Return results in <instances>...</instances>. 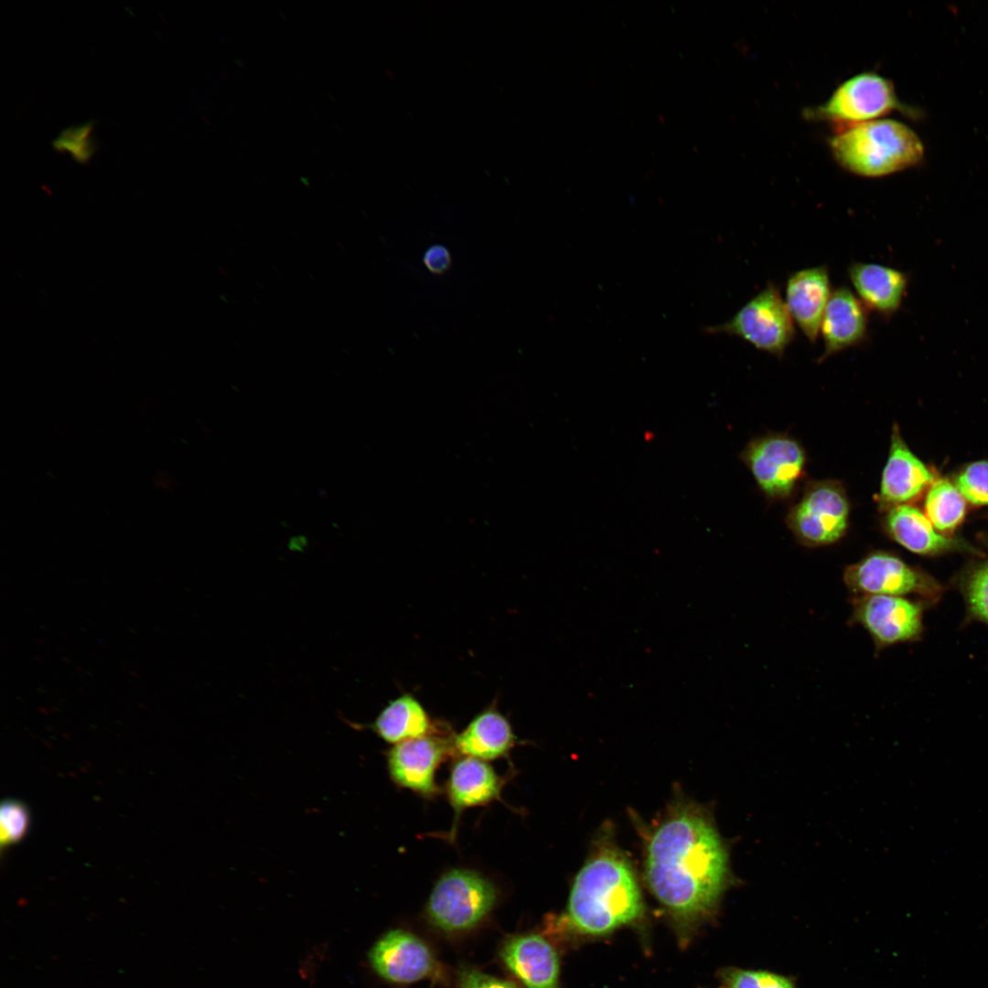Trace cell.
<instances>
[{
    "label": "cell",
    "instance_id": "cell-8",
    "mask_svg": "<svg viewBox=\"0 0 988 988\" xmlns=\"http://www.w3.org/2000/svg\"><path fill=\"white\" fill-rule=\"evenodd\" d=\"M901 109L892 82L875 72H862L843 81L816 115L840 128L866 123Z\"/></svg>",
    "mask_w": 988,
    "mask_h": 988
},
{
    "label": "cell",
    "instance_id": "cell-2",
    "mask_svg": "<svg viewBox=\"0 0 988 988\" xmlns=\"http://www.w3.org/2000/svg\"><path fill=\"white\" fill-rule=\"evenodd\" d=\"M643 903L627 859L612 847L598 849L576 875L567 918L580 932L602 935L638 918Z\"/></svg>",
    "mask_w": 988,
    "mask_h": 988
},
{
    "label": "cell",
    "instance_id": "cell-14",
    "mask_svg": "<svg viewBox=\"0 0 988 988\" xmlns=\"http://www.w3.org/2000/svg\"><path fill=\"white\" fill-rule=\"evenodd\" d=\"M867 327L866 306L849 288H835L832 291L821 323L824 349L819 362L864 342L867 337Z\"/></svg>",
    "mask_w": 988,
    "mask_h": 988
},
{
    "label": "cell",
    "instance_id": "cell-13",
    "mask_svg": "<svg viewBox=\"0 0 988 988\" xmlns=\"http://www.w3.org/2000/svg\"><path fill=\"white\" fill-rule=\"evenodd\" d=\"M932 480L931 472L910 451L895 426L881 478L879 508L889 510L914 500Z\"/></svg>",
    "mask_w": 988,
    "mask_h": 988
},
{
    "label": "cell",
    "instance_id": "cell-6",
    "mask_svg": "<svg viewBox=\"0 0 988 988\" xmlns=\"http://www.w3.org/2000/svg\"><path fill=\"white\" fill-rule=\"evenodd\" d=\"M707 335L739 338L781 358L795 338L794 321L778 287L768 283L725 323L703 328Z\"/></svg>",
    "mask_w": 988,
    "mask_h": 988
},
{
    "label": "cell",
    "instance_id": "cell-21",
    "mask_svg": "<svg viewBox=\"0 0 988 988\" xmlns=\"http://www.w3.org/2000/svg\"><path fill=\"white\" fill-rule=\"evenodd\" d=\"M370 726L381 739L394 745L425 736L434 729L424 706L409 693L391 701Z\"/></svg>",
    "mask_w": 988,
    "mask_h": 988
},
{
    "label": "cell",
    "instance_id": "cell-16",
    "mask_svg": "<svg viewBox=\"0 0 988 988\" xmlns=\"http://www.w3.org/2000/svg\"><path fill=\"white\" fill-rule=\"evenodd\" d=\"M831 291L826 265L805 268L791 274L786 283V306L804 336L814 343Z\"/></svg>",
    "mask_w": 988,
    "mask_h": 988
},
{
    "label": "cell",
    "instance_id": "cell-26",
    "mask_svg": "<svg viewBox=\"0 0 988 988\" xmlns=\"http://www.w3.org/2000/svg\"><path fill=\"white\" fill-rule=\"evenodd\" d=\"M966 593L973 615L988 623V563L972 575Z\"/></svg>",
    "mask_w": 988,
    "mask_h": 988
},
{
    "label": "cell",
    "instance_id": "cell-17",
    "mask_svg": "<svg viewBox=\"0 0 988 988\" xmlns=\"http://www.w3.org/2000/svg\"><path fill=\"white\" fill-rule=\"evenodd\" d=\"M848 276L858 298L867 309L890 318L907 295L908 276L896 268L868 263H854Z\"/></svg>",
    "mask_w": 988,
    "mask_h": 988
},
{
    "label": "cell",
    "instance_id": "cell-4",
    "mask_svg": "<svg viewBox=\"0 0 988 988\" xmlns=\"http://www.w3.org/2000/svg\"><path fill=\"white\" fill-rule=\"evenodd\" d=\"M498 900L495 885L481 874L454 868L435 883L426 904L430 922L445 932H461L478 926Z\"/></svg>",
    "mask_w": 988,
    "mask_h": 988
},
{
    "label": "cell",
    "instance_id": "cell-3",
    "mask_svg": "<svg viewBox=\"0 0 988 988\" xmlns=\"http://www.w3.org/2000/svg\"><path fill=\"white\" fill-rule=\"evenodd\" d=\"M835 161L852 174L888 176L917 166L924 156L918 134L905 124L877 119L843 128L830 141Z\"/></svg>",
    "mask_w": 988,
    "mask_h": 988
},
{
    "label": "cell",
    "instance_id": "cell-5",
    "mask_svg": "<svg viewBox=\"0 0 988 988\" xmlns=\"http://www.w3.org/2000/svg\"><path fill=\"white\" fill-rule=\"evenodd\" d=\"M849 517L850 502L843 485L833 479L813 480L789 508L786 522L800 543L821 547L845 535Z\"/></svg>",
    "mask_w": 988,
    "mask_h": 988
},
{
    "label": "cell",
    "instance_id": "cell-18",
    "mask_svg": "<svg viewBox=\"0 0 988 988\" xmlns=\"http://www.w3.org/2000/svg\"><path fill=\"white\" fill-rule=\"evenodd\" d=\"M502 779L485 760L466 757L451 768L447 796L456 814L467 808L485 805L499 799Z\"/></svg>",
    "mask_w": 988,
    "mask_h": 988
},
{
    "label": "cell",
    "instance_id": "cell-20",
    "mask_svg": "<svg viewBox=\"0 0 988 988\" xmlns=\"http://www.w3.org/2000/svg\"><path fill=\"white\" fill-rule=\"evenodd\" d=\"M883 526L895 542L916 553L932 554L952 545L950 540L937 532L923 512L907 504L889 509Z\"/></svg>",
    "mask_w": 988,
    "mask_h": 988
},
{
    "label": "cell",
    "instance_id": "cell-1",
    "mask_svg": "<svg viewBox=\"0 0 988 988\" xmlns=\"http://www.w3.org/2000/svg\"><path fill=\"white\" fill-rule=\"evenodd\" d=\"M645 873L653 895L682 918L709 915L734 880L713 821L690 809L673 812L653 832Z\"/></svg>",
    "mask_w": 988,
    "mask_h": 988
},
{
    "label": "cell",
    "instance_id": "cell-24",
    "mask_svg": "<svg viewBox=\"0 0 988 988\" xmlns=\"http://www.w3.org/2000/svg\"><path fill=\"white\" fill-rule=\"evenodd\" d=\"M956 487L974 505H988V461L971 463L958 476Z\"/></svg>",
    "mask_w": 988,
    "mask_h": 988
},
{
    "label": "cell",
    "instance_id": "cell-28",
    "mask_svg": "<svg viewBox=\"0 0 988 988\" xmlns=\"http://www.w3.org/2000/svg\"><path fill=\"white\" fill-rule=\"evenodd\" d=\"M425 268L435 275L446 274L452 266V255L450 251L442 244L429 246L423 256Z\"/></svg>",
    "mask_w": 988,
    "mask_h": 988
},
{
    "label": "cell",
    "instance_id": "cell-10",
    "mask_svg": "<svg viewBox=\"0 0 988 988\" xmlns=\"http://www.w3.org/2000/svg\"><path fill=\"white\" fill-rule=\"evenodd\" d=\"M843 579L854 596L883 595L901 596L929 592V583L919 572L897 556L875 551L847 565Z\"/></svg>",
    "mask_w": 988,
    "mask_h": 988
},
{
    "label": "cell",
    "instance_id": "cell-7",
    "mask_svg": "<svg viewBox=\"0 0 988 988\" xmlns=\"http://www.w3.org/2000/svg\"><path fill=\"white\" fill-rule=\"evenodd\" d=\"M740 458L769 499H789L805 475L806 453L787 434H768L750 441Z\"/></svg>",
    "mask_w": 988,
    "mask_h": 988
},
{
    "label": "cell",
    "instance_id": "cell-12",
    "mask_svg": "<svg viewBox=\"0 0 988 988\" xmlns=\"http://www.w3.org/2000/svg\"><path fill=\"white\" fill-rule=\"evenodd\" d=\"M449 740L429 734L394 745L388 752V770L393 782L424 796L437 792L435 770L450 752Z\"/></svg>",
    "mask_w": 988,
    "mask_h": 988
},
{
    "label": "cell",
    "instance_id": "cell-9",
    "mask_svg": "<svg viewBox=\"0 0 988 988\" xmlns=\"http://www.w3.org/2000/svg\"><path fill=\"white\" fill-rule=\"evenodd\" d=\"M852 600V621L869 633L876 650L913 639L921 631V609L906 598L862 595Z\"/></svg>",
    "mask_w": 988,
    "mask_h": 988
},
{
    "label": "cell",
    "instance_id": "cell-11",
    "mask_svg": "<svg viewBox=\"0 0 988 988\" xmlns=\"http://www.w3.org/2000/svg\"><path fill=\"white\" fill-rule=\"evenodd\" d=\"M374 971L383 979L409 983L432 978L438 962L429 947L418 937L403 929L383 935L369 954Z\"/></svg>",
    "mask_w": 988,
    "mask_h": 988
},
{
    "label": "cell",
    "instance_id": "cell-19",
    "mask_svg": "<svg viewBox=\"0 0 988 988\" xmlns=\"http://www.w3.org/2000/svg\"><path fill=\"white\" fill-rule=\"evenodd\" d=\"M515 743L508 719L489 707L476 715L453 739L454 747L467 757L492 760L505 756Z\"/></svg>",
    "mask_w": 988,
    "mask_h": 988
},
{
    "label": "cell",
    "instance_id": "cell-25",
    "mask_svg": "<svg viewBox=\"0 0 988 988\" xmlns=\"http://www.w3.org/2000/svg\"><path fill=\"white\" fill-rule=\"evenodd\" d=\"M29 814L20 801L6 800L0 809V842L2 847L19 842L27 832Z\"/></svg>",
    "mask_w": 988,
    "mask_h": 988
},
{
    "label": "cell",
    "instance_id": "cell-27",
    "mask_svg": "<svg viewBox=\"0 0 988 988\" xmlns=\"http://www.w3.org/2000/svg\"><path fill=\"white\" fill-rule=\"evenodd\" d=\"M458 988H518L513 983L502 980L473 968H465L458 974Z\"/></svg>",
    "mask_w": 988,
    "mask_h": 988
},
{
    "label": "cell",
    "instance_id": "cell-15",
    "mask_svg": "<svg viewBox=\"0 0 988 988\" xmlns=\"http://www.w3.org/2000/svg\"><path fill=\"white\" fill-rule=\"evenodd\" d=\"M499 956L526 988H558L559 961L552 945L537 934L505 940Z\"/></svg>",
    "mask_w": 988,
    "mask_h": 988
},
{
    "label": "cell",
    "instance_id": "cell-22",
    "mask_svg": "<svg viewBox=\"0 0 988 988\" xmlns=\"http://www.w3.org/2000/svg\"><path fill=\"white\" fill-rule=\"evenodd\" d=\"M965 510V499L955 485L943 478L931 484L925 499V515L937 531H953L962 521Z\"/></svg>",
    "mask_w": 988,
    "mask_h": 988
},
{
    "label": "cell",
    "instance_id": "cell-23",
    "mask_svg": "<svg viewBox=\"0 0 988 988\" xmlns=\"http://www.w3.org/2000/svg\"><path fill=\"white\" fill-rule=\"evenodd\" d=\"M722 976L725 988H795L789 978L768 971L729 968Z\"/></svg>",
    "mask_w": 988,
    "mask_h": 988
}]
</instances>
